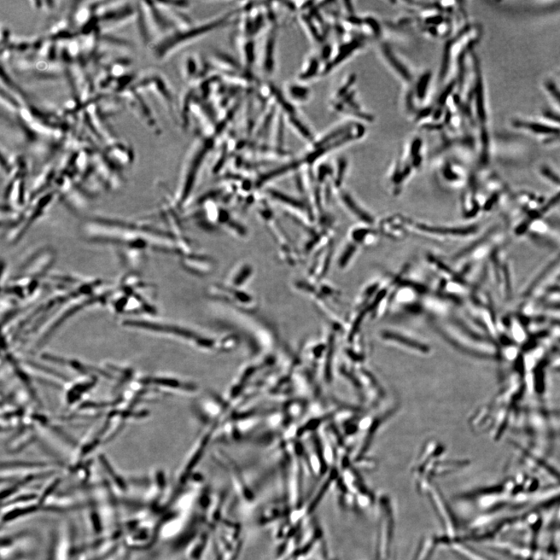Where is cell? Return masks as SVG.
I'll use <instances>...</instances> for the list:
<instances>
[{
    "mask_svg": "<svg viewBox=\"0 0 560 560\" xmlns=\"http://www.w3.org/2000/svg\"><path fill=\"white\" fill-rule=\"evenodd\" d=\"M289 93L295 101H306L308 97L307 89L299 85L291 84L289 86Z\"/></svg>",
    "mask_w": 560,
    "mask_h": 560,
    "instance_id": "6da1fadb",
    "label": "cell"
}]
</instances>
